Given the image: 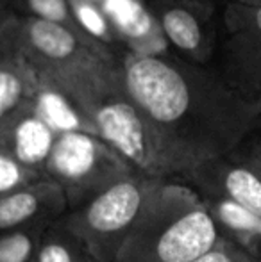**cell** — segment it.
<instances>
[{
    "mask_svg": "<svg viewBox=\"0 0 261 262\" xmlns=\"http://www.w3.org/2000/svg\"><path fill=\"white\" fill-rule=\"evenodd\" d=\"M36 111L50 125V128L63 132H86L97 138L93 123L77 109L75 104L68 100L61 91L39 79V90L36 97Z\"/></svg>",
    "mask_w": 261,
    "mask_h": 262,
    "instance_id": "14",
    "label": "cell"
},
{
    "mask_svg": "<svg viewBox=\"0 0 261 262\" xmlns=\"http://www.w3.org/2000/svg\"><path fill=\"white\" fill-rule=\"evenodd\" d=\"M238 157L261 179V136L249 138L238 150H234Z\"/></svg>",
    "mask_w": 261,
    "mask_h": 262,
    "instance_id": "21",
    "label": "cell"
},
{
    "mask_svg": "<svg viewBox=\"0 0 261 262\" xmlns=\"http://www.w3.org/2000/svg\"><path fill=\"white\" fill-rule=\"evenodd\" d=\"M202 202L215 217L220 234L222 230L229 232L233 235V241H231L233 245L247 252L251 257L258 255L261 250V220L220 194L204 193Z\"/></svg>",
    "mask_w": 261,
    "mask_h": 262,
    "instance_id": "13",
    "label": "cell"
},
{
    "mask_svg": "<svg viewBox=\"0 0 261 262\" xmlns=\"http://www.w3.org/2000/svg\"><path fill=\"white\" fill-rule=\"evenodd\" d=\"M34 262H93L59 220L45 230Z\"/></svg>",
    "mask_w": 261,
    "mask_h": 262,
    "instance_id": "16",
    "label": "cell"
},
{
    "mask_svg": "<svg viewBox=\"0 0 261 262\" xmlns=\"http://www.w3.org/2000/svg\"><path fill=\"white\" fill-rule=\"evenodd\" d=\"M6 9H7V0H0V11L6 13Z\"/></svg>",
    "mask_w": 261,
    "mask_h": 262,
    "instance_id": "23",
    "label": "cell"
},
{
    "mask_svg": "<svg viewBox=\"0 0 261 262\" xmlns=\"http://www.w3.org/2000/svg\"><path fill=\"white\" fill-rule=\"evenodd\" d=\"M16 20L22 49L38 77L61 91L90 121L98 105L126 93L124 54L50 21L18 14Z\"/></svg>",
    "mask_w": 261,
    "mask_h": 262,
    "instance_id": "2",
    "label": "cell"
},
{
    "mask_svg": "<svg viewBox=\"0 0 261 262\" xmlns=\"http://www.w3.org/2000/svg\"><path fill=\"white\" fill-rule=\"evenodd\" d=\"M2 14H4V13H2V11H0V16H2Z\"/></svg>",
    "mask_w": 261,
    "mask_h": 262,
    "instance_id": "27",
    "label": "cell"
},
{
    "mask_svg": "<svg viewBox=\"0 0 261 262\" xmlns=\"http://www.w3.org/2000/svg\"><path fill=\"white\" fill-rule=\"evenodd\" d=\"M231 2L244 4V6H252V7H259L261 6V0H231Z\"/></svg>",
    "mask_w": 261,
    "mask_h": 262,
    "instance_id": "22",
    "label": "cell"
},
{
    "mask_svg": "<svg viewBox=\"0 0 261 262\" xmlns=\"http://www.w3.org/2000/svg\"><path fill=\"white\" fill-rule=\"evenodd\" d=\"M43 179H47V177L34 173L31 169L24 168L22 164H18L11 157V154L6 150V146L0 143V196Z\"/></svg>",
    "mask_w": 261,
    "mask_h": 262,
    "instance_id": "19",
    "label": "cell"
},
{
    "mask_svg": "<svg viewBox=\"0 0 261 262\" xmlns=\"http://www.w3.org/2000/svg\"><path fill=\"white\" fill-rule=\"evenodd\" d=\"M157 180L136 173L61 217L93 262H115L138 225Z\"/></svg>",
    "mask_w": 261,
    "mask_h": 262,
    "instance_id": "4",
    "label": "cell"
},
{
    "mask_svg": "<svg viewBox=\"0 0 261 262\" xmlns=\"http://www.w3.org/2000/svg\"><path fill=\"white\" fill-rule=\"evenodd\" d=\"M39 77L20 43L16 14L0 16V136L36 105Z\"/></svg>",
    "mask_w": 261,
    "mask_h": 262,
    "instance_id": "9",
    "label": "cell"
},
{
    "mask_svg": "<svg viewBox=\"0 0 261 262\" xmlns=\"http://www.w3.org/2000/svg\"><path fill=\"white\" fill-rule=\"evenodd\" d=\"M72 13L75 16V20L79 21V25L97 41L104 43L106 47L116 50V52L124 54L126 50H122V43L118 39V32L116 29L109 24L108 16L102 13L101 6L91 0H68Z\"/></svg>",
    "mask_w": 261,
    "mask_h": 262,
    "instance_id": "18",
    "label": "cell"
},
{
    "mask_svg": "<svg viewBox=\"0 0 261 262\" xmlns=\"http://www.w3.org/2000/svg\"><path fill=\"white\" fill-rule=\"evenodd\" d=\"M91 121L97 138L134 166L138 173L149 179H175L159 138L127 93L98 105Z\"/></svg>",
    "mask_w": 261,
    "mask_h": 262,
    "instance_id": "6",
    "label": "cell"
},
{
    "mask_svg": "<svg viewBox=\"0 0 261 262\" xmlns=\"http://www.w3.org/2000/svg\"><path fill=\"white\" fill-rule=\"evenodd\" d=\"M6 11L18 14V16H29L38 18V20L43 21H50V24L68 29V31H72L73 34L81 36V38L93 39L75 20L68 0H7Z\"/></svg>",
    "mask_w": 261,
    "mask_h": 262,
    "instance_id": "15",
    "label": "cell"
},
{
    "mask_svg": "<svg viewBox=\"0 0 261 262\" xmlns=\"http://www.w3.org/2000/svg\"><path fill=\"white\" fill-rule=\"evenodd\" d=\"M50 223H36L0 234V262H34Z\"/></svg>",
    "mask_w": 261,
    "mask_h": 262,
    "instance_id": "17",
    "label": "cell"
},
{
    "mask_svg": "<svg viewBox=\"0 0 261 262\" xmlns=\"http://www.w3.org/2000/svg\"><path fill=\"white\" fill-rule=\"evenodd\" d=\"M213 0H150L149 13L175 55L209 66L216 55L218 25Z\"/></svg>",
    "mask_w": 261,
    "mask_h": 262,
    "instance_id": "8",
    "label": "cell"
},
{
    "mask_svg": "<svg viewBox=\"0 0 261 262\" xmlns=\"http://www.w3.org/2000/svg\"><path fill=\"white\" fill-rule=\"evenodd\" d=\"M245 262H261L259 259H256V257H251V255H249L247 257V260H245Z\"/></svg>",
    "mask_w": 261,
    "mask_h": 262,
    "instance_id": "24",
    "label": "cell"
},
{
    "mask_svg": "<svg viewBox=\"0 0 261 262\" xmlns=\"http://www.w3.org/2000/svg\"><path fill=\"white\" fill-rule=\"evenodd\" d=\"M216 57L215 68L231 86L261 100V6L227 0L220 14Z\"/></svg>",
    "mask_w": 261,
    "mask_h": 262,
    "instance_id": "7",
    "label": "cell"
},
{
    "mask_svg": "<svg viewBox=\"0 0 261 262\" xmlns=\"http://www.w3.org/2000/svg\"><path fill=\"white\" fill-rule=\"evenodd\" d=\"M91 2H95V4H98V6H101V4H102V0H91Z\"/></svg>",
    "mask_w": 261,
    "mask_h": 262,
    "instance_id": "26",
    "label": "cell"
},
{
    "mask_svg": "<svg viewBox=\"0 0 261 262\" xmlns=\"http://www.w3.org/2000/svg\"><path fill=\"white\" fill-rule=\"evenodd\" d=\"M190 182L202 194L229 198L261 220V179L234 152L198 168Z\"/></svg>",
    "mask_w": 261,
    "mask_h": 262,
    "instance_id": "11",
    "label": "cell"
},
{
    "mask_svg": "<svg viewBox=\"0 0 261 262\" xmlns=\"http://www.w3.org/2000/svg\"><path fill=\"white\" fill-rule=\"evenodd\" d=\"M68 209L61 187L50 179L38 180L0 196V234L36 223H56Z\"/></svg>",
    "mask_w": 261,
    "mask_h": 262,
    "instance_id": "10",
    "label": "cell"
},
{
    "mask_svg": "<svg viewBox=\"0 0 261 262\" xmlns=\"http://www.w3.org/2000/svg\"><path fill=\"white\" fill-rule=\"evenodd\" d=\"M220 237L218 225L197 191L161 179L115 262H192Z\"/></svg>",
    "mask_w": 261,
    "mask_h": 262,
    "instance_id": "3",
    "label": "cell"
},
{
    "mask_svg": "<svg viewBox=\"0 0 261 262\" xmlns=\"http://www.w3.org/2000/svg\"><path fill=\"white\" fill-rule=\"evenodd\" d=\"M136 173L120 154L86 132L57 134L45 164V177L61 187L70 210Z\"/></svg>",
    "mask_w": 261,
    "mask_h": 262,
    "instance_id": "5",
    "label": "cell"
},
{
    "mask_svg": "<svg viewBox=\"0 0 261 262\" xmlns=\"http://www.w3.org/2000/svg\"><path fill=\"white\" fill-rule=\"evenodd\" d=\"M57 132L43 120L36 111H31L18 116L0 136V143L6 146L11 157L39 175H45V164L56 143Z\"/></svg>",
    "mask_w": 261,
    "mask_h": 262,
    "instance_id": "12",
    "label": "cell"
},
{
    "mask_svg": "<svg viewBox=\"0 0 261 262\" xmlns=\"http://www.w3.org/2000/svg\"><path fill=\"white\" fill-rule=\"evenodd\" d=\"M122 70L127 97L159 138L175 179L190 180L256 132L261 100L231 86L213 66L126 50Z\"/></svg>",
    "mask_w": 261,
    "mask_h": 262,
    "instance_id": "1",
    "label": "cell"
},
{
    "mask_svg": "<svg viewBox=\"0 0 261 262\" xmlns=\"http://www.w3.org/2000/svg\"><path fill=\"white\" fill-rule=\"evenodd\" d=\"M256 132H261V116H259V121H258V127H256Z\"/></svg>",
    "mask_w": 261,
    "mask_h": 262,
    "instance_id": "25",
    "label": "cell"
},
{
    "mask_svg": "<svg viewBox=\"0 0 261 262\" xmlns=\"http://www.w3.org/2000/svg\"><path fill=\"white\" fill-rule=\"evenodd\" d=\"M249 257L247 252H244L242 248H238L236 245L229 243L226 237H220V241L213 246L209 252H206L204 255H200L198 259L192 262H245Z\"/></svg>",
    "mask_w": 261,
    "mask_h": 262,
    "instance_id": "20",
    "label": "cell"
}]
</instances>
